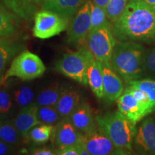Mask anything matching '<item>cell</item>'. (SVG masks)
I'll list each match as a JSON object with an SVG mask.
<instances>
[{"label":"cell","mask_w":155,"mask_h":155,"mask_svg":"<svg viewBox=\"0 0 155 155\" xmlns=\"http://www.w3.org/2000/svg\"><path fill=\"white\" fill-rule=\"evenodd\" d=\"M112 29L119 41L155 42V11L143 0H129Z\"/></svg>","instance_id":"cell-1"},{"label":"cell","mask_w":155,"mask_h":155,"mask_svg":"<svg viewBox=\"0 0 155 155\" xmlns=\"http://www.w3.org/2000/svg\"><path fill=\"white\" fill-rule=\"evenodd\" d=\"M144 48L132 41H118L109 63L126 83L141 79L144 75Z\"/></svg>","instance_id":"cell-2"},{"label":"cell","mask_w":155,"mask_h":155,"mask_svg":"<svg viewBox=\"0 0 155 155\" xmlns=\"http://www.w3.org/2000/svg\"><path fill=\"white\" fill-rule=\"evenodd\" d=\"M96 120L98 128L124 154L133 152L134 139L137 129L119 110L97 116Z\"/></svg>","instance_id":"cell-3"},{"label":"cell","mask_w":155,"mask_h":155,"mask_svg":"<svg viewBox=\"0 0 155 155\" xmlns=\"http://www.w3.org/2000/svg\"><path fill=\"white\" fill-rule=\"evenodd\" d=\"M94 59L86 45H81L76 51L64 54L55 64V69L65 76L77 81L81 85H88L87 71Z\"/></svg>","instance_id":"cell-4"},{"label":"cell","mask_w":155,"mask_h":155,"mask_svg":"<svg viewBox=\"0 0 155 155\" xmlns=\"http://www.w3.org/2000/svg\"><path fill=\"white\" fill-rule=\"evenodd\" d=\"M45 70V65L39 56L25 50L12 61L0 84L11 78H17L22 81L33 80L42 76Z\"/></svg>","instance_id":"cell-5"},{"label":"cell","mask_w":155,"mask_h":155,"mask_svg":"<svg viewBox=\"0 0 155 155\" xmlns=\"http://www.w3.org/2000/svg\"><path fill=\"white\" fill-rule=\"evenodd\" d=\"M118 40L114 35L111 22L91 31L86 44L96 61L109 62Z\"/></svg>","instance_id":"cell-6"},{"label":"cell","mask_w":155,"mask_h":155,"mask_svg":"<svg viewBox=\"0 0 155 155\" xmlns=\"http://www.w3.org/2000/svg\"><path fill=\"white\" fill-rule=\"evenodd\" d=\"M68 21L55 12L42 9L35 16L33 35L42 40L53 38L66 30Z\"/></svg>","instance_id":"cell-7"},{"label":"cell","mask_w":155,"mask_h":155,"mask_svg":"<svg viewBox=\"0 0 155 155\" xmlns=\"http://www.w3.org/2000/svg\"><path fill=\"white\" fill-rule=\"evenodd\" d=\"M90 31L91 7L87 0L71 19L67 32L68 43L82 45L83 42H86Z\"/></svg>","instance_id":"cell-8"},{"label":"cell","mask_w":155,"mask_h":155,"mask_svg":"<svg viewBox=\"0 0 155 155\" xmlns=\"http://www.w3.org/2000/svg\"><path fill=\"white\" fill-rule=\"evenodd\" d=\"M83 145L91 155L124 154L98 127L91 132L85 134Z\"/></svg>","instance_id":"cell-9"},{"label":"cell","mask_w":155,"mask_h":155,"mask_svg":"<svg viewBox=\"0 0 155 155\" xmlns=\"http://www.w3.org/2000/svg\"><path fill=\"white\" fill-rule=\"evenodd\" d=\"M53 142L58 148L83 144L85 134L79 131L70 119L63 117L56 124L53 131Z\"/></svg>","instance_id":"cell-10"},{"label":"cell","mask_w":155,"mask_h":155,"mask_svg":"<svg viewBox=\"0 0 155 155\" xmlns=\"http://www.w3.org/2000/svg\"><path fill=\"white\" fill-rule=\"evenodd\" d=\"M133 147L141 154H155V119H143L137 130Z\"/></svg>","instance_id":"cell-11"},{"label":"cell","mask_w":155,"mask_h":155,"mask_svg":"<svg viewBox=\"0 0 155 155\" xmlns=\"http://www.w3.org/2000/svg\"><path fill=\"white\" fill-rule=\"evenodd\" d=\"M116 104L118 110L134 125L152 111L127 91H124L116 100Z\"/></svg>","instance_id":"cell-12"},{"label":"cell","mask_w":155,"mask_h":155,"mask_svg":"<svg viewBox=\"0 0 155 155\" xmlns=\"http://www.w3.org/2000/svg\"><path fill=\"white\" fill-rule=\"evenodd\" d=\"M101 63L103 73L104 97L110 103L116 101L124 91V80L114 71L109 62H103Z\"/></svg>","instance_id":"cell-13"},{"label":"cell","mask_w":155,"mask_h":155,"mask_svg":"<svg viewBox=\"0 0 155 155\" xmlns=\"http://www.w3.org/2000/svg\"><path fill=\"white\" fill-rule=\"evenodd\" d=\"M20 34L18 16L0 3V40H17Z\"/></svg>","instance_id":"cell-14"},{"label":"cell","mask_w":155,"mask_h":155,"mask_svg":"<svg viewBox=\"0 0 155 155\" xmlns=\"http://www.w3.org/2000/svg\"><path fill=\"white\" fill-rule=\"evenodd\" d=\"M38 106L36 103H32L29 106L21 108L20 111L13 120L15 127L23 138L28 137V133L32 128L41 124L38 119Z\"/></svg>","instance_id":"cell-15"},{"label":"cell","mask_w":155,"mask_h":155,"mask_svg":"<svg viewBox=\"0 0 155 155\" xmlns=\"http://www.w3.org/2000/svg\"><path fill=\"white\" fill-rule=\"evenodd\" d=\"M69 117L73 125L84 134L91 132L98 127L91 108L86 102L81 103Z\"/></svg>","instance_id":"cell-16"},{"label":"cell","mask_w":155,"mask_h":155,"mask_svg":"<svg viewBox=\"0 0 155 155\" xmlns=\"http://www.w3.org/2000/svg\"><path fill=\"white\" fill-rule=\"evenodd\" d=\"M87 0H42V9L71 20Z\"/></svg>","instance_id":"cell-17"},{"label":"cell","mask_w":155,"mask_h":155,"mask_svg":"<svg viewBox=\"0 0 155 155\" xmlns=\"http://www.w3.org/2000/svg\"><path fill=\"white\" fill-rule=\"evenodd\" d=\"M81 95L74 89L66 88L62 91L56 108L62 118L70 116L81 104Z\"/></svg>","instance_id":"cell-18"},{"label":"cell","mask_w":155,"mask_h":155,"mask_svg":"<svg viewBox=\"0 0 155 155\" xmlns=\"http://www.w3.org/2000/svg\"><path fill=\"white\" fill-rule=\"evenodd\" d=\"M87 78L88 86L97 98H104V82L101 63L96 61L95 58L89 64L87 71Z\"/></svg>","instance_id":"cell-19"},{"label":"cell","mask_w":155,"mask_h":155,"mask_svg":"<svg viewBox=\"0 0 155 155\" xmlns=\"http://www.w3.org/2000/svg\"><path fill=\"white\" fill-rule=\"evenodd\" d=\"M21 50L22 46L17 40H0V83L6 68Z\"/></svg>","instance_id":"cell-20"},{"label":"cell","mask_w":155,"mask_h":155,"mask_svg":"<svg viewBox=\"0 0 155 155\" xmlns=\"http://www.w3.org/2000/svg\"><path fill=\"white\" fill-rule=\"evenodd\" d=\"M2 2L6 7L25 20L30 19L36 13L37 5L30 0H2Z\"/></svg>","instance_id":"cell-21"},{"label":"cell","mask_w":155,"mask_h":155,"mask_svg":"<svg viewBox=\"0 0 155 155\" xmlns=\"http://www.w3.org/2000/svg\"><path fill=\"white\" fill-rule=\"evenodd\" d=\"M23 137L12 120H0V139L13 147L19 146Z\"/></svg>","instance_id":"cell-22"},{"label":"cell","mask_w":155,"mask_h":155,"mask_svg":"<svg viewBox=\"0 0 155 155\" xmlns=\"http://www.w3.org/2000/svg\"><path fill=\"white\" fill-rule=\"evenodd\" d=\"M63 90L62 87H60L55 83L43 88L37 97L35 102L37 105L38 106H56Z\"/></svg>","instance_id":"cell-23"},{"label":"cell","mask_w":155,"mask_h":155,"mask_svg":"<svg viewBox=\"0 0 155 155\" xmlns=\"http://www.w3.org/2000/svg\"><path fill=\"white\" fill-rule=\"evenodd\" d=\"M11 96L16 106L22 108L32 104L35 98V93L31 87L22 86L13 91Z\"/></svg>","instance_id":"cell-24"},{"label":"cell","mask_w":155,"mask_h":155,"mask_svg":"<svg viewBox=\"0 0 155 155\" xmlns=\"http://www.w3.org/2000/svg\"><path fill=\"white\" fill-rule=\"evenodd\" d=\"M54 127L50 124H42L32 128L28 133V137L38 144H45L50 140L53 134Z\"/></svg>","instance_id":"cell-25"},{"label":"cell","mask_w":155,"mask_h":155,"mask_svg":"<svg viewBox=\"0 0 155 155\" xmlns=\"http://www.w3.org/2000/svg\"><path fill=\"white\" fill-rule=\"evenodd\" d=\"M88 1L91 7V31L111 22L108 20L105 9L93 2L91 0Z\"/></svg>","instance_id":"cell-26"},{"label":"cell","mask_w":155,"mask_h":155,"mask_svg":"<svg viewBox=\"0 0 155 155\" xmlns=\"http://www.w3.org/2000/svg\"><path fill=\"white\" fill-rule=\"evenodd\" d=\"M38 116L41 124H55L62 119L56 106H38Z\"/></svg>","instance_id":"cell-27"},{"label":"cell","mask_w":155,"mask_h":155,"mask_svg":"<svg viewBox=\"0 0 155 155\" xmlns=\"http://www.w3.org/2000/svg\"><path fill=\"white\" fill-rule=\"evenodd\" d=\"M127 86L139 89L144 92L155 106V80L153 79H138L129 81Z\"/></svg>","instance_id":"cell-28"},{"label":"cell","mask_w":155,"mask_h":155,"mask_svg":"<svg viewBox=\"0 0 155 155\" xmlns=\"http://www.w3.org/2000/svg\"><path fill=\"white\" fill-rule=\"evenodd\" d=\"M129 0H108L106 12L111 23L116 22L124 12Z\"/></svg>","instance_id":"cell-29"},{"label":"cell","mask_w":155,"mask_h":155,"mask_svg":"<svg viewBox=\"0 0 155 155\" xmlns=\"http://www.w3.org/2000/svg\"><path fill=\"white\" fill-rule=\"evenodd\" d=\"M14 102L11 94L5 89H0V120L7 119L11 116Z\"/></svg>","instance_id":"cell-30"},{"label":"cell","mask_w":155,"mask_h":155,"mask_svg":"<svg viewBox=\"0 0 155 155\" xmlns=\"http://www.w3.org/2000/svg\"><path fill=\"white\" fill-rule=\"evenodd\" d=\"M143 63L144 73L155 76V48L145 50Z\"/></svg>","instance_id":"cell-31"},{"label":"cell","mask_w":155,"mask_h":155,"mask_svg":"<svg viewBox=\"0 0 155 155\" xmlns=\"http://www.w3.org/2000/svg\"><path fill=\"white\" fill-rule=\"evenodd\" d=\"M124 91L130 93V94L133 95L136 99L138 100L141 104H142L143 105L148 108L149 109H150L151 111H153V110L154 109L155 106L153 105L152 103L151 102L148 96H147L144 92H143L142 91L139 90V89L133 88V87L127 86V88H124Z\"/></svg>","instance_id":"cell-32"},{"label":"cell","mask_w":155,"mask_h":155,"mask_svg":"<svg viewBox=\"0 0 155 155\" xmlns=\"http://www.w3.org/2000/svg\"><path fill=\"white\" fill-rule=\"evenodd\" d=\"M55 154L58 155H89L90 153L83 144L73 145L63 148H58Z\"/></svg>","instance_id":"cell-33"},{"label":"cell","mask_w":155,"mask_h":155,"mask_svg":"<svg viewBox=\"0 0 155 155\" xmlns=\"http://www.w3.org/2000/svg\"><path fill=\"white\" fill-rule=\"evenodd\" d=\"M14 147L0 139V155L12 154V152H14Z\"/></svg>","instance_id":"cell-34"},{"label":"cell","mask_w":155,"mask_h":155,"mask_svg":"<svg viewBox=\"0 0 155 155\" xmlns=\"http://www.w3.org/2000/svg\"><path fill=\"white\" fill-rule=\"evenodd\" d=\"M31 154L34 155H55V151H53L48 148H37L31 152Z\"/></svg>","instance_id":"cell-35"},{"label":"cell","mask_w":155,"mask_h":155,"mask_svg":"<svg viewBox=\"0 0 155 155\" xmlns=\"http://www.w3.org/2000/svg\"><path fill=\"white\" fill-rule=\"evenodd\" d=\"M91 1L95 4H96L97 5L100 6V7H103V8L105 9L108 2V0H91Z\"/></svg>","instance_id":"cell-36"},{"label":"cell","mask_w":155,"mask_h":155,"mask_svg":"<svg viewBox=\"0 0 155 155\" xmlns=\"http://www.w3.org/2000/svg\"><path fill=\"white\" fill-rule=\"evenodd\" d=\"M143 1L155 11V0H143Z\"/></svg>","instance_id":"cell-37"},{"label":"cell","mask_w":155,"mask_h":155,"mask_svg":"<svg viewBox=\"0 0 155 155\" xmlns=\"http://www.w3.org/2000/svg\"><path fill=\"white\" fill-rule=\"evenodd\" d=\"M30 1H32V2H34L35 4H36V5H38V4L42 3V0H30Z\"/></svg>","instance_id":"cell-38"},{"label":"cell","mask_w":155,"mask_h":155,"mask_svg":"<svg viewBox=\"0 0 155 155\" xmlns=\"http://www.w3.org/2000/svg\"><path fill=\"white\" fill-rule=\"evenodd\" d=\"M154 111H155V107H154Z\"/></svg>","instance_id":"cell-39"}]
</instances>
